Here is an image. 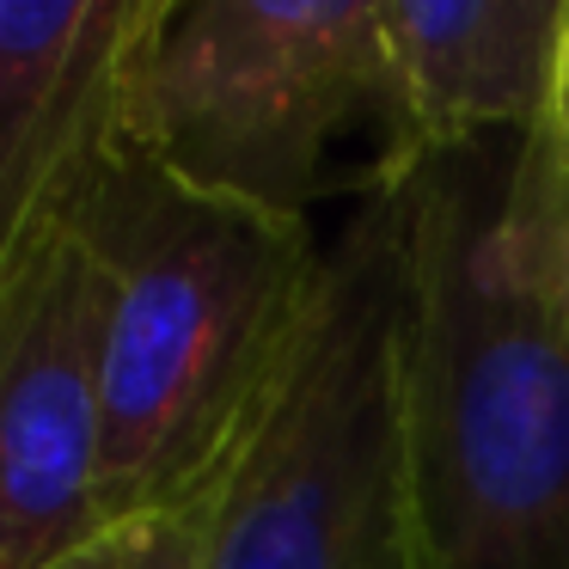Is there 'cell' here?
<instances>
[{"label": "cell", "mask_w": 569, "mask_h": 569, "mask_svg": "<svg viewBox=\"0 0 569 569\" xmlns=\"http://www.w3.org/2000/svg\"><path fill=\"white\" fill-rule=\"evenodd\" d=\"M405 202V466L422 569H569V184L539 136L386 172Z\"/></svg>", "instance_id": "1"}, {"label": "cell", "mask_w": 569, "mask_h": 569, "mask_svg": "<svg viewBox=\"0 0 569 569\" xmlns=\"http://www.w3.org/2000/svg\"><path fill=\"white\" fill-rule=\"evenodd\" d=\"M99 263L104 527L209 502L276 398L319 295L307 214L214 197L117 141L74 202Z\"/></svg>", "instance_id": "2"}, {"label": "cell", "mask_w": 569, "mask_h": 569, "mask_svg": "<svg viewBox=\"0 0 569 569\" xmlns=\"http://www.w3.org/2000/svg\"><path fill=\"white\" fill-rule=\"evenodd\" d=\"M202 569H422L405 466V202L392 178L325 246L276 398L233 459Z\"/></svg>", "instance_id": "3"}, {"label": "cell", "mask_w": 569, "mask_h": 569, "mask_svg": "<svg viewBox=\"0 0 569 569\" xmlns=\"http://www.w3.org/2000/svg\"><path fill=\"white\" fill-rule=\"evenodd\" d=\"M361 123H392L373 0H153L117 99L129 153L276 214L312 209Z\"/></svg>", "instance_id": "4"}, {"label": "cell", "mask_w": 569, "mask_h": 569, "mask_svg": "<svg viewBox=\"0 0 569 569\" xmlns=\"http://www.w3.org/2000/svg\"><path fill=\"white\" fill-rule=\"evenodd\" d=\"M99 331V263L62 209L0 282V569H62L111 539Z\"/></svg>", "instance_id": "5"}, {"label": "cell", "mask_w": 569, "mask_h": 569, "mask_svg": "<svg viewBox=\"0 0 569 569\" xmlns=\"http://www.w3.org/2000/svg\"><path fill=\"white\" fill-rule=\"evenodd\" d=\"M153 0H0V282L117 148L123 62Z\"/></svg>", "instance_id": "6"}, {"label": "cell", "mask_w": 569, "mask_h": 569, "mask_svg": "<svg viewBox=\"0 0 569 569\" xmlns=\"http://www.w3.org/2000/svg\"><path fill=\"white\" fill-rule=\"evenodd\" d=\"M373 7L392 68V123L380 136L373 178L410 172L417 160L471 141L539 129L569 0H373Z\"/></svg>", "instance_id": "7"}, {"label": "cell", "mask_w": 569, "mask_h": 569, "mask_svg": "<svg viewBox=\"0 0 569 569\" xmlns=\"http://www.w3.org/2000/svg\"><path fill=\"white\" fill-rule=\"evenodd\" d=\"M221 496V490H214ZM209 502L197 508H178V515H160V520H141L129 527V545H123V569H202V532H209Z\"/></svg>", "instance_id": "8"}, {"label": "cell", "mask_w": 569, "mask_h": 569, "mask_svg": "<svg viewBox=\"0 0 569 569\" xmlns=\"http://www.w3.org/2000/svg\"><path fill=\"white\" fill-rule=\"evenodd\" d=\"M532 136L545 141V153L557 160L569 184V7H563V31H557V50H551V80H545V111Z\"/></svg>", "instance_id": "9"}, {"label": "cell", "mask_w": 569, "mask_h": 569, "mask_svg": "<svg viewBox=\"0 0 569 569\" xmlns=\"http://www.w3.org/2000/svg\"><path fill=\"white\" fill-rule=\"evenodd\" d=\"M123 545H129V532H111V539H99L92 551L68 557L62 569H123Z\"/></svg>", "instance_id": "10"}, {"label": "cell", "mask_w": 569, "mask_h": 569, "mask_svg": "<svg viewBox=\"0 0 569 569\" xmlns=\"http://www.w3.org/2000/svg\"><path fill=\"white\" fill-rule=\"evenodd\" d=\"M563 288H569V233H563Z\"/></svg>", "instance_id": "11"}]
</instances>
